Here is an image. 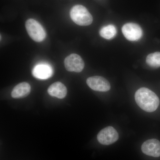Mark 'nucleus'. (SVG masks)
Listing matches in <instances>:
<instances>
[{
  "instance_id": "ddd939ff",
  "label": "nucleus",
  "mask_w": 160,
  "mask_h": 160,
  "mask_svg": "<svg viewBox=\"0 0 160 160\" xmlns=\"http://www.w3.org/2000/svg\"><path fill=\"white\" fill-rule=\"evenodd\" d=\"M146 62L147 65L152 68L160 67V52L150 53L147 56Z\"/></svg>"
},
{
  "instance_id": "f8f14e48",
  "label": "nucleus",
  "mask_w": 160,
  "mask_h": 160,
  "mask_svg": "<svg viewBox=\"0 0 160 160\" xmlns=\"http://www.w3.org/2000/svg\"><path fill=\"white\" fill-rule=\"evenodd\" d=\"M99 34L102 37L106 39H111L117 34V29L113 25H109L102 27L99 31Z\"/></svg>"
},
{
  "instance_id": "1a4fd4ad",
  "label": "nucleus",
  "mask_w": 160,
  "mask_h": 160,
  "mask_svg": "<svg viewBox=\"0 0 160 160\" xmlns=\"http://www.w3.org/2000/svg\"><path fill=\"white\" fill-rule=\"evenodd\" d=\"M53 73L52 68L47 64H39L32 69L33 77L39 79H47L51 77Z\"/></svg>"
},
{
  "instance_id": "9b49d317",
  "label": "nucleus",
  "mask_w": 160,
  "mask_h": 160,
  "mask_svg": "<svg viewBox=\"0 0 160 160\" xmlns=\"http://www.w3.org/2000/svg\"><path fill=\"white\" fill-rule=\"evenodd\" d=\"M48 92L51 96L62 99L66 97L67 89L66 86L61 82H56L49 86Z\"/></svg>"
},
{
  "instance_id": "9d476101",
  "label": "nucleus",
  "mask_w": 160,
  "mask_h": 160,
  "mask_svg": "<svg viewBox=\"0 0 160 160\" xmlns=\"http://www.w3.org/2000/svg\"><path fill=\"white\" fill-rule=\"evenodd\" d=\"M30 91V85L26 82H23L15 86L12 91L11 96L14 98H22L28 96Z\"/></svg>"
},
{
  "instance_id": "20e7f679",
  "label": "nucleus",
  "mask_w": 160,
  "mask_h": 160,
  "mask_svg": "<svg viewBox=\"0 0 160 160\" xmlns=\"http://www.w3.org/2000/svg\"><path fill=\"white\" fill-rule=\"evenodd\" d=\"M118 133L111 126L106 127L99 132L97 136L98 141L104 145H109L115 142L118 139Z\"/></svg>"
},
{
  "instance_id": "7ed1b4c3",
  "label": "nucleus",
  "mask_w": 160,
  "mask_h": 160,
  "mask_svg": "<svg viewBox=\"0 0 160 160\" xmlns=\"http://www.w3.org/2000/svg\"><path fill=\"white\" fill-rule=\"evenodd\" d=\"M26 28L29 37L35 42H42L46 37V31L42 26L33 19L27 20Z\"/></svg>"
},
{
  "instance_id": "39448f33",
  "label": "nucleus",
  "mask_w": 160,
  "mask_h": 160,
  "mask_svg": "<svg viewBox=\"0 0 160 160\" xmlns=\"http://www.w3.org/2000/svg\"><path fill=\"white\" fill-rule=\"evenodd\" d=\"M65 68L67 71L80 72L82 71L85 63L79 55L72 53L65 58L64 61Z\"/></svg>"
},
{
  "instance_id": "423d86ee",
  "label": "nucleus",
  "mask_w": 160,
  "mask_h": 160,
  "mask_svg": "<svg viewBox=\"0 0 160 160\" xmlns=\"http://www.w3.org/2000/svg\"><path fill=\"white\" fill-rule=\"evenodd\" d=\"M122 32L125 37L130 41H137L142 36V28L138 24L134 23H126L123 26Z\"/></svg>"
},
{
  "instance_id": "f257e3e1",
  "label": "nucleus",
  "mask_w": 160,
  "mask_h": 160,
  "mask_svg": "<svg viewBox=\"0 0 160 160\" xmlns=\"http://www.w3.org/2000/svg\"><path fill=\"white\" fill-rule=\"evenodd\" d=\"M135 99L138 106L147 112L155 111L159 105V99L158 96L150 89L144 87L136 91Z\"/></svg>"
},
{
  "instance_id": "6e6552de",
  "label": "nucleus",
  "mask_w": 160,
  "mask_h": 160,
  "mask_svg": "<svg viewBox=\"0 0 160 160\" xmlns=\"http://www.w3.org/2000/svg\"><path fill=\"white\" fill-rule=\"evenodd\" d=\"M142 150L144 154L153 157L160 156V142L156 139H152L146 141L142 146Z\"/></svg>"
},
{
  "instance_id": "0eeeda50",
  "label": "nucleus",
  "mask_w": 160,
  "mask_h": 160,
  "mask_svg": "<svg viewBox=\"0 0 160 160\" xmlns=\"http://www.w3.org/2000/svg\"><path fill=\"white\" fill-rule=\"evenodd\" d=\"M88 86L94 91L107 92L111 88L110 83L105 78L101 76H93L86 81Z\"/></svg>"
},
{
  "instance_id": "f03ea898",
  "label": "nucleus",
  "mask_w": 160,
  "mask_h": 160,
  "mask_svg": "<svg viewBox=\"0 0 160 160\" xmlns=\"http://www.w3.org/2000/svg\"><path fill=\"white\" fill-rule=\"evenodd\" d=\"M70 15L72 21L79 26H89L93 21L90 12L85 6L82 5H76L72 7L70 10Z\"/></svg>"
}]
</instances>
